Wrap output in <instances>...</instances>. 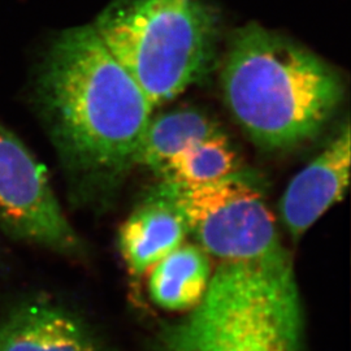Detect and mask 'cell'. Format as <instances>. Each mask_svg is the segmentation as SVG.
I'll use <instances>...</instances> for the list:
<instances>
[{
    "label": "cell",
    "mask_w": 351,
    "mask_h": 351,
    "mask_svg": "<svg viewBox=\"0 0 351 351\" xmlns=\"http://www.w3.org/2000/svg\"><path fill=\"white\" fill-rule=\"evenodd\" d=\"M33 106L69 197L101 201L137 165L154 107L91 24L62 32L38 66Z\"/></svg>",
    "instance_id": "obj_1"
},
{
    "label": "cell",
    "mask_w": 351,
    "mask_h": 351,
    "mask_svg": "<svg viewBox=\"0 0 351 351\" xmlns=\"http://www.w3.org/2000/svg\"><path fill=\"white\" fill-rule=\"evenodd\" d=\"M221 88L236 121L267 150L316 137L345 91L339 73L314 52L255 23L232 38Z\"/></svg>",
    "instance_id": "obj_2"
},
{
    "label": "cell",
    "mask_w": 351,
    "mask_h": 351,
    "mask_svg": "<svg viewBox=\"0 0 351 351\" xmlns=\"http://www.w3.org/2000/svg\"><path fill=\"white\" fill-rule=\"evenodd\" d=\"M350 128L345 126L322 154L295 176L285 190L281 217L291 239L298 241L324 213L339 203L349 186Z\"/></svg>",
    "instance_id": "obj_8"
},
{
    "label": "cell",
    "mask_w": 351,
    "mask_h": 351,
    "mask_svg": "<svg viewBox=\"0 0 351 351\" xmlns=\"http://www.w3.org/2000/svg\"><path fill=\"white\" fill-rule=\"evenodd\" d=\"M0 351H104L91 326L43 294L19 298L0 314Z\"/></svg>",
    "instance_id": "obj_7"
},
{
    "label": "cell",
    "mask_w": 351,
    "mask_h": 351,
    "mask_svg": "<svg viewBox=\"0 0 351 351\" xmlns=\"http://www.w3.org/2000/svg\"><path fill=\"white\" fill-rule=\"evenodd\" d=\"M177 186V185H176ZM188 233L223 263H250L288 255L262 190L239 172L194 188L177 186Z\"/></svg>",
    "instance_id": "obj_5"
},
{
    "label": "cell",
    "mask_w": 351,
    "mask_h": 351,
    "mask_svg": "<svg viewBox=\"0 0 351 351\" xmlns=\"http://www.w3.org/2000/svg\"><path fill=\"white\" fill-rule=\"evenodd\" d=\"M239 155L224 130L199 139L177 152L159 175L180 188H194L237 172Z\"/></svg>",
    "instance_id": "obj_12"
},
{
    "label": "cell",
    "mask_w": 351,
    "mask_h": 351,
    "mask_svg": "<svg viewBox=\"0 0 351 351\" xmlns=\"http://www.w3.org/2000/svg\"><path fill=\"white\" fill-rule=\"evenodd\" d=\"M149 272L151 300L168 311H189L198 306L213 276L208 254L198 245H181Z\"/></svg>",
    "instance_id": "obj_10"
},
{
    "label": "cell",
    "mask_w": 351,
    "mask_h": 351,
    "mask_svg": "<svg viewBox=\"0 0 351 351\" xmlns=\"http://www.w3.org/2000/svg\"><path fill=\"white\" fill-rule=\"evenodd\" d=\"M155 108L213 71L219 21L203 0H113L91 24Z\"/></svg>",
    "instance_id": "obj_4"
},
{
    "label": "cell",
    "mask_w": 351,
    "mask_h": 351,
    "mask_svg": "<svg viewBox=\"0 0 351 351\" xmlns=\"http://www.w3.org/2000/svg\"><path fill=\"white\" fill-rule=\"evenodd\" d=\"M221 130L213 117L197 108H181L151 117L139 147L137 165L159 173L177 152Z\"/></svg>",
    "instance_id": "obj_11"
},
{
    "label": "cell",
    "mask_w": 351,
    "mask_h": 351,
    "mask_svg": "<svg viewBox=\"0 0 351 351\" xmlns=\"http://www.w3.org/2000/svg\"><path fill=\"white\" fill-rule=\"evenodd\" d=\"M188 236L177 186L162 181L128 216L119 230V250L132 275L149 272Z\"/></svg>",
    "instance_id": "obj_9"
},
{
    "label": "cell",
    "mask_w": 351,
    "mask_h": 351,
    "mask_svg": "<svg viewBox=\"0 0 351 351\" xmlns=\"http://www.w3.org/2000/svg\"><path fill=\"white\" fill-rule=\"evenodd\" d=\"M158 351H304L301 300L289 255L220 264L199 304L163 326Z\"/></svg>",
    "instance_id": "obj_3"
},
{
    "label": "cell",
    "mask_w": 351,
    "mask_h": 351,
    "mask_svg": "<svg viewBox=\"0 0 351 351\" xmlns=\"http://www.w3.org/2000/svg\"><path fill=\"white\" fill-rule=\"evenodd\" d=\"M0 232L17 243L64 258L82 259L86 254L45 165L23 139L1 123Z\"/></svg>",
    "instance_id": "obj_6"
}]
</instances>
